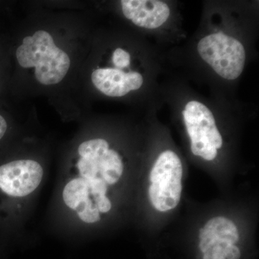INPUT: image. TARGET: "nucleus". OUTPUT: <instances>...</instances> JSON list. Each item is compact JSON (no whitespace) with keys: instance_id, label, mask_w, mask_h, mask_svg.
I'll use <instances>...</instances> for the list:
<instances>
[{"instance_id":"20e7f679","label":"nucleus","mask_w":259,"mask_h":259,"mask_svg":"<svg viewBox=\"0 0 259 259\" xmlns=\"http://www.w3.org/2000/svg\"><path fill=\"white\" fill-rule=\"evenodd\" d=\"M182 114L191 139L192 153L207 161L214 160L217 149L223 146V139L212 112L201 102L191 101Z\"/></svg>"},{"instance_id":"0eeeda50","label":"nucleus","mask_w":259,"mask_h":259,"mask_svg":"<svg viewBox=\"0 0 259 259\" xmlns=\"http://www.w3.org/2000/svg\"><path fill=\"white\" fill-rule=\"evenodd\" d=\"M122 13L137 26L156 29L166 23L170 9L166 3L156 0H123Z\"/></svg>"},{"instance_id":"2eb2a0df","label":"nucleus","mask_w":259,"mask_h":259,"mask_svg":"<svg viewBox=\"0 0 259 259\" xmlns=\"http://www.w3.org/2000/svg\"><path fill=\"white\" fill-rule=\"evenodd\" d=\"M112 62L116 69L122 70L128 67L131 64V55L122 49H117L112 55Z\"/></svg>"},{"instance_id":"dca6fc26","label":"nucleus","mask_w":259,"mask_h":259,"mask_svg":"<svg viewBox=\"0 0 259 259\" xmlns=\"http://www.w3.org/2000/svg\"><path fill=\"white\" fill-rule=\"evenodd\" d=\"M226 245L220 243L213 245L203 253V259H226L224 254V248Z\"/></svg>"},{"instance_id":"f3484780","label":"nucleus","mask_w":259,"mask_h":259,"mask_svg":"<svg viewBox=\"0 0 259 259\" xmlns=\"http://www.w3.org/2000/svg\"><path fill=\"white\" fill-rule=\"evenodd\" d=\"M94 200H95V204L100 212L107 213L111 209V202L110 199L107 198L106 195L100 196Z\"/></svg>"},{"instance_id":"ddd939ff","label":"nucleus","mask_w":259,"mask_h":259,"mask_svg":"<svg viewBox=\"0 0 259 259\" xmlns=\"http://www.w3.org/2000/svg\"><path fill=\"white\" fill-rule=\"evenodd\" d=\"M78 215L81 221L87 223H96L100 220V212L96 205L90 198L76 209Z\"/></svg>"},{"instance_id":"f8f14e48","label":"nucleus","mask_w":259,"mask_h":259,"mask_svg":"<svg viewBox=\"0 0 259 259\" xmlns=\"http://www.w3.org/2000/svg\"><path fill=\"white\" fill-rule=\"evenodd\" d=\"M100 158H97V159L80 158L79 161H78L77 166L80 175L82 177L83 179L88 180L98 177V175L100 174L99 161H100Z\"/></svg>"},{"instance_id":"f03ea898","label":"nucleus","mask_w":259,"mask_h":259,"mask_svg":"<svg viewBox=\"0 0 259 259\" xmlns=\"http://www.w3.org/2000/svg\"><path fill=\"white\" fill-rule=\"evenodd\" d=\"M182 175V162L176 153L168 150L159 155L150 172L148 189L150 201L156 210L167 212L180 203Z\"/></svg>"},{"instance_id":"9b49d317","label":"nucleus","mask_w":259,"mask_h":259,"mask_svg":"<svg viewBox=\"0 0 259 259\" xmlns=\"http://www.w3.org/2000/svg\"><path fill=\"white\" fill-rule=\"evenodd\" d=\"M108 150V143L105 140L93 139L80 145L78 152L81 158L97 159L105 156Z\"/></svg>"},{"instance_id":"423d86ee","label":"nucleus","mask_w":259,"mask_h":259,"mask_svg":"<svg viewBox=\"0 0 259 259\" xmlns=\"http://www.w3.org/2000/svg\"><path fill=\"white\" fill-rule=\"evenodd\" d=\"M92 81L95 88L107 96L117 97L139 90L144 83V78L136 71L125 73L122 70L105 68L94 71Z\"/></svg>"},{"instance_id":"4468645a","label":"nucleus","mask_w":259,"mask_h":259,"mask_svg":"<svg viewBox=\"0 0 259 259\" xmlns=\"http://www.w3.org/2000/svg\"><path fill=\"white\" fill-rule=\"evenodd\" d=\"M88 183L90 188V194L95 199L100 196L106 195L107 185L101 177H97L92 180H88Z\"/></svg>"},{"instance_id":"6e6552de","label":"nucleus","mask_w":259,"mask_h":259,"mask_svg":"<svg viewBox=\"0 0 259 259\" xmlns=\"http://www.w3.org/2000/svg\"><path fill=\"white\" fill-rule=\"evenodd\" d=\"M199 239H217L223 245L234 244L239 241V233L236 225L226 218L211 219L199 231Z\"/></svg>"},{"instance_id":"9d476101","label":"nucleus","mask_w":259,"mask_h":259,"mask_svg":"<svg viewBox=\"0 0 259 259\" xmlns=\"http://www.w3.org/2000/svg\"><path fill=\"white\" fill-rule=\"evenodd\" d=\"M100 177L107 185H115L120 180L123 172L122 158L114 150H108L99 161Z\"/></svg>"},{"instance_id":"f257e3e1","label":"nucleus","mask_w":259,"mask_h":259,"mask_svg":"<svg viewBox=\"0 0 259 259\" xmlns=\"http://www.w3.org/2000/svg\"><path fill=\"white\" fill-rule=\"evenodd\" d=\"M16 56L23 67H35V78L44 85L60 82L70 67L69 56L56 47L52 36L45 30L25 37L17 49Z\"/></svg>"},{"instance_id":"7ed1b4c3","label":"nucleus","mask_w":259,"mask_h":259,"mask_svg":"<svg viewBox=\"0 0 259 259\" xmlns=\"http://www.w3.org/2000/svg\"><path fill=\"white\" fill-rule=\"evenodd\" d=\"M197 51L202 60L223 79H236L244 69L245 51L241 42L222 32L201 39Z\"/></svg>"},{"instance_id":"a211bd4d","label":"nucleus","mask_w":259,"mask_h":259,"mask_svg":"<svg viewBox=\"0 0 259 259\" xmlns=\"http://www.w3.org/2000/svg\"><path fill=\"white\" fill-rule=\"evenodd\" d=\"M224 254L227 259H240L241 251L234 244L227 245L224 248Z\"/></svg>"},{"instance_id":"39448f33","label":"nucleus","mask_w":259,"mask_h":259,"mask_svg":"<svg viewBox=\"0 0 259 259\" xmlns=\"http://www.w3.org/2000/svg\"><path fill=\"white\" fill-rule=\"evenodd\" d=\"M44 170L33 160H16L0 165V197H23L36 190Z\"/></svg>"},{"instance_id":"6ab92c4d","label":"nucleus","mask_w":259,"mask_h":259,"mask_svg":"<svg viewBox=\"0 0 259 259\" xmlns=\"http://www.w3.org/2000/svg\"><path fill=\"white\" fill-rule=\"evenodd\" d=\"M8 130V123L4 117L0 115V141L4 137Z\"/></svg>"},{"instance_id":"1a4fd4ad","label":"nucleus","mask_w":259,"mask_h":259,"mask_svg":"<svg viewBox=\"0 0 259 259\" xmlns=\"http://www.w3.org/2000/svg\"><path fill=\"white\" fill-rule=\"evenodd\" d=\"M63 199L69 208L76 209L90 199L88 181L83 178H76L70 181L63 191Z\"/></svg>"}]
</instances>
